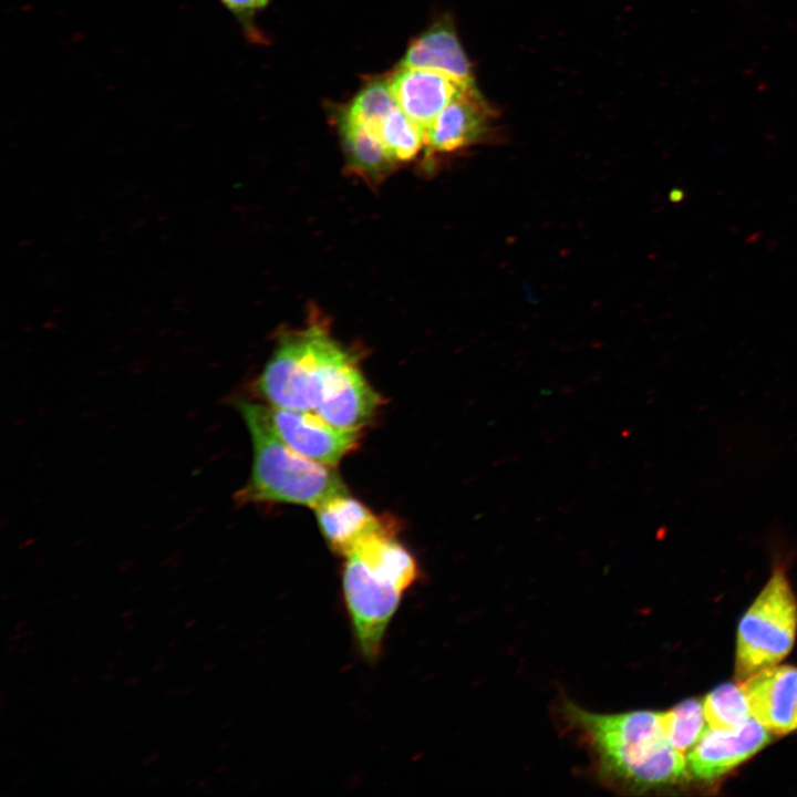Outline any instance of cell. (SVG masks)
Returning <instances> with one entry per match:
<instances>
[{
	"instance_id": "obj_21",
	"label": "cell",
	"mask_w": 797,
	"mask_h": 797,
	"mask_svg": "<svg viewBox=\"0 0 797 797\" xmlns=\"http://www.w3.org/2000/svg\"><path fill=\"white\" fill-rule=\"evenodd\" d=\"M32 645H33L32 643H28V644L23 645V649L21 650V654H24L25 652L28 653L33 648Z\"/></svg>"
},
{
	"instance_id": "obj_26",
	"label": "cell",
	"mask_w": 797,
	"mask_h": 797,
	"mask_svg": "<svg viewBox=\"0 0 797 797\" xmlns=\"http://www.w3.org/2000/svg\"><path fill=\"white\" fill-rule=\"evenodd\" d=\"M176 692V689H169L165 692V696H172Z\"/></svg>"
},
{
	"instance_id": "obj_9",
	"label": "cell",
	"mask_w": 797,
	"mask_h": 797,
	"mask_svg": "<svg viewBox=\"0 0 797 797\" xmlns=\"http://www.w3.org/2000/svg\"><path fill=\"white\" fill-rule=\"evenodd\" d=\"M397 106L424 131L467 86L447 74L401 68L387 79Z\"/></svg>"
},
{
	"instance_id": "obj_22",
	"label": "cell",
	"mask_w": 797,
	"mask_h": 797,
	"mask_svg": "<svg viewBox=\"0 0 797 797\" xmlns=\"http://www.w3.org/2000/svg\"><path fill=\"white\" fill-rule=\"evenodd\" d=\"M196 623H197V619H190L189 622H186V623H185V628H186V629H189V628H192L193 625H195Z\"/></svg>"
},
{
	"instance_id": "obj_24",
	"label": "cell",
	"mask_w": 797,
	"mask_h": 797,
	"mask_svg": "<svg viewBox=\"0 0 797 797\" xmlns=\"http://www.w3.org/2000/svg\"><path fill=\"white\" fill-rule=\"evenodd\" d=\"M113 677H114V674H112V673H111L110 675L104 674V675L102 676V681H110V680L113 679Z\"/></svg>"
},
{
	"instance_id": "obj_33",
	"label": "cell",
	"mask_w": 797,
	"mask_h": 797,
	"mask_svg": "<svg viewBox=\"0 0 797 797\" xmlns=\"http://www.w3.org/2000/svg\"><path fill=\"white\" fill-rule=\"evenodd\" d=\"M135 724H136V723H131V724L127 725L126 728H132V727H134Z\"/></svg>"
},
{
	"instance_id": "obj_10",
	"label": "cell",
	"mask_w": 797,
	"mask_h": 797,
	"mask_svg": "<svg viewBox=\"0 0 797 797\" xmlns=\"http://www.w3.org/2000/svg\"><path fill=\"white\" fill-rule=\"evenodd\" d=\"M314 510L329 548L344 557L372 536L395 534L393 522L374 515L348 493L323 501Z\"/></svg>"
},
{
	"instance_id": "obj_29",
	"label": "cell",
	"mask_w": 797,
	"mask_h": 797,
	"mask_svg": "<svg viewBox=\"0 0 797 797\" xmlns=\"http://www.w3.org/2000/svg\"><path fill=\"white\" fill-rule=\"evenodd\" d=\"M114 666H116V662H111L110 665H106V669L110 670Z\"/></svg>"
},
{
	"instance_id": "obj_23",
	"label": "cell",
	"mask_w": 797,
	"mask_h": 797,
	"mask_svg": "<svg viewBox=\"0 0 797 797\" xmlns=\"http://www.w3.org/2000/svg\"><path fill=\"white\" fill-rule=\"evenodd\" d=\"M179 642V639L173 640L169 644L166 645V649H172L175 644Z\"/></svg>"
},
{
	"instance_id": "obj_1",
	"label": "cell",
	"mask_w": 797,
	"mask_h": 797,
	"mask_svg": "<svg viewBox=\"0 0 797 797\" xmlns=\"http://www.w3.org/2000/svg\"><path fill=\"white\" fill-rule=\"evenodd\" d=\"M563 710L569 725L589 744L603 779L634 790L687 779L686 756L670 744L662 712L634 710L607 714L572 703Z\"/></svg>"
},
{
	"instance_id": "obj_17",
	"label": "cell",
	"mask_w": 797,
	"mask_h": 797,
	"mask_svg": "<svg viewBox=\"0 0 797 797\" xmlns=\"http://www.w3.org/2000/svg\"><path fill=\"white\" fill-rule=\"evenodd\" d=\"M396 105L389 81L375 80L366 84L342 111L377 135L382 122Z\"/></svg>"
},
{
	"instance_id": "obj_5",
	"label": "cell",
	"mask_w": 797,
	"mask_h": 797,
	"mask_svg": "<svg viewBox=\"0 0 797 797\" xmlns=\"http://www.w3.org/2000/svg\"><path fill=\"white\" fill-rule=\"evenodd\" d=\"M342 591L356 644L366 660L374 661L405 591L352 553L345 556Z\"/></svg>"
},
{
	"instance_id": "obj_32",
	"label": "cell",
	"mask_w": 797,
	"mask_h": 797,
	"mask_svg": "<svg viewBox=\"0 0 797 797\" xmlns=\"http://www.w3.org/2000/svg\"><path fill=\"white\" fill-rule=\"evenodd\" d=\"M194 782H195V779H194V778H190V780H188V782L185 783V784H186V785H190V784L194 783Z\"/></svg>"
},
{
	"instance_id": "obj_20",
	"label": "cell",
	"mask_w": 797,
	"mask_h": 797,
	"mask_svg": "<svg viewBox=\"0 0 797 797\" xmlns=\"http://www.w3.org/2000/svg\"><path fill=\"white\" fill-rule=\"evenodd\" d=\"M139 681H141V676H134V677H130V679L125 680V681L123 682V684H125V685H134V684H136V683L139 682Z\"/></svg>"
},
{
	"instance_id": "obj_4",
	"label": "cell",
	"mask_w": 797,
	"mask_h": 797,
	"mask_svg": "<svg viewBox=\"0 0 797 797\" xmlns=\"http://www.w3.org/2000/svg\"><path fill=\"white\" fill-rule=\"evenodd\" d=\"M779 561L753 604L741 619L736 639L735 674L745 681L780 662L791 650L797 630V601Z\"/></svg>"
},
{
	"instance_id": "obj_13",
	"label": "cell",
	"mask_w": 797,
	"mask_h": 797,
	"mask_svg": "<svg viewBox=\"0 0 797 797\" xmlns=\"http://www.w3.org/2000/svg\"><path fill=\"white\" fill-rule=\"evenodd\" d=\"M337 123L349 170L376 183L396 167L379 136L370 128L353 121L343 111L338 114Z\"/></svg>"
},
{
	"instance_id": "obj_6",
	"label": "cell",
	"mask_w": 797,
	"mask_h": 797,
	"mask_svg": "<svg viewBox=\"0 0 797 797\" xmlns=\"http://www.w3.org/2000/svg\"><path fill=\"white\" fill-rule=\"evenodd\" d=\"M268 414L280 439L317 463L333 467L359 445L360 431L337 427L314 412L270 406Z\"/></svg>"
},
{
	"instance_id": "obj_7",
	"label": "cell",
	"mask_w": 797,
	"mask_h": 797,
	"mask_svg": "<svg viewBox=\"0 0 797 797\" xmlns=\"http://www.w3.org/2000/svg\"><path fill=\"white\" fill-rule=\"evenodd\" d=\"M769 739V731L754 717L731 732L707 726L686 755L689 770L697 779L718 778L755 755Z\"/></svg>"
},
{
	"instance_id": "obj_3",
	"label": "cell",
	"mask_w": 797,
	"mask_h": 797,
	"mask_svg": "<svg viewBox=\"0 0 797 797\" xmlns=\"http://www.w3.org/2000/svg\"><path fill=\"white\" fill-rule=\"evenodd\" d=\"M235 405L247 425L253 449L250 477L235 496L239 504L266 501L315 508L346 493L332 466L298 454L280 439L267 406L245 400Z\"/></svg>"
},
{
	"instance_id": "obj_18",
	"label": "cell",
	"mask_w": 797,
	"mask_h": 797,
	"mask_svg": "<svg viewBox=\"0 0 797 797\" xmlns=\"http://www.w3.org/2000/svg\"><path fill=\"white\" fill-rule=\"evenodd\" d=\"M221 4L238 20L249 39H257L253 25L255 15L267 7L269 0H219Z\"/></svg>"
},
{
	"instance_id": "obj_30",
	"label": "cell",
	"mask_w": 797,
	"mask_h": 797,
	"mask_svg": "<svg viewBox=\"0 0 797 797\" xmlns=\"http://www.w3.org/2000/svg\"><path fill=\"white\" fill-rule=\"evenodd\" d=\"M134 628H135V624H131V625L126 627V631H131V630H133Z\"/></svg>"
},
{
	"instance_id": "obj_2",
	"label": "cell",
	"mask_w": 797,
	"mask_h": 797,
	"mask_svg": "<svg viewBox=\"0 0 797 797\" xmlns=\"http://www.w3.org/2000/svg\"><path fill=\"white\" fill-rule=\"evenodd\" d=\"M361 370L355 356L321 324L282 333L256 381L271 406L317 412Z\"/></svg>"
},
{
	"instance_id": "obj_28",
	"label": "cell",
	"mask_w": 797,
	"mask_h": 797,
	"mask_svg": "<svg viewBox=\"0 0 797 797\" xmlns=\"http://www.w3.org/2000/svg\"><path fill=\"white\" fill-rule=\"evenodd\" d=\"M132 613H134V610H133V609H130V610H126V612H124V613L122 614V617H123V618H127V617H128L130 614H132Z\"/></svg>"
},
{
	"instance_id": "obj_25",
	"label": "cell",
	"mask_w": 797,
	"mask_h": 797,
	"mask_svg": "<svg viewBox=\"0 0 797 797\" xmlns=\"http://www.w3.org/2000/svg\"><path fill=\"white\" fill-rule=\"evenodd\" d=\"M192 691H193V689H190V687H187V689L185 687V689H183L182 696H185V695L189 694Z\"/></svg>"
},
{
	"instance_id": "obj_11",
	"label": "cell",
	"mask_w": 797,
	"mask_h": 797,
	"mask_svg": "<svg viewBox=\"0 0 797 797\" xmlns=\"http://www.w3.org/2000/svg\"><path fill=\"white\" fill-rule=\"evenodd\" d=\"M490 113L474 85L467 86L425 128V145L432 153H451L478 142L487 132Z\"/></svg>"
},
{
	"instance_id": "obj_31",
	"label": "cell",
	"mask_w": 797,
	"mask_h": 797,
	"mask_svg": "<svg viewBox=\"0 0 797 797\" xmlns=\"http://www.w3.org/2000/svg\"><path fill=\"white\" fill-rule=\"evenodd\" d=\"M55 602H56V600H51V601H49V603H46V605L54 604Z\"/></svg>"
},
{
	"instance_id": "obj_14",
	"label": "cell",
	"mask_w": 797,
	"mask_h": 797,
	"mask_svg": "<svg viewBox=\"0 0 797 797\" xmlns=\"http://www.w3.org/2000/svg\"><path fill=\"white\" fill-rule=\"evenodd\" d=\"M703 707L708 727L715 731H736L751 718L746 696L734 683L714 689L705 696Z\"/></svg>"
},
{
	"instance_id": "obj_19",
	"label": "cell",
	"mask_w": 797,
	"mask_h": 797,
	"mask_svg": "<svg viewBox=\"0 0 797 797\" xmlns=\"http://www.w3.org/2000/svg\"><path fill=\"white\" fill-rule=\"evenodd\" d=\"M161 756V752L151 753L146 758L143 759L142 765L148 766L154 763Z\"/></svg>"
},
{
	"instance_id": "obj_12",
	"label": "cell",
	"mask_w": 797,
	"mask_h": 797,
	"mask_svg": "<svg viewBox=\"0 0 797 797\" xmlns=\"http://www.w3.org/2000/svg\"><path fill=\"white\" fill-rule=\"evenodd\" d=\"M401 68L426 69L474 83L470 64L449 19H441L415 38Z\"/></svg>"
},
{
	"instance_id": "obj_16",
	"label": "cell",
	"mask_w": 797,
	"mask_h": 797,
	"mask_svg": "<svg viewBox=\"0 0 797 797\" xmlns=\"http://www.w3.org/2000/svg\"><path fill=\"white\" fill-rule=\"evenodd\" d=\"M663 726L670 744L686 753L698 742L704 732V707L697 698H687L662 712Z\"/></svg>"
},
{
	"instance_id": "obj_8",
	"label": "cell",
	"mask_w": 797,
	"mask_h": 797,
	"mask_svg": "<svg viewBox=\"0 0 797 797\" xmlns=\"http://www.w3.org/2000/svg\"><path fill=\"white\" fill-rule=\"evenodd\" d=\"M751 715L770 733L797 729V666L772 665L741 684Z\"/></svg>"
},
{
	"instance_id": "obj_27",
	"label": "cell",
	"mask_w": 797,
	"mask_h": 797,
	"mask_svg": "<svg viewBox=\"0 0 797 797\" xmlns=\"http://www.w3.org/2000/svg\"><path fill=\"white\" fill-rule=\"evenodd\" d=\"M24 624H25V622H20V623H18V624L14 627V631H19V630L23 629V625H24Z\"/></svg>"
},
{
	"instance_id": "obj_15",
	"label": "cell",
	"mask_w": 797,
	"mask_h": 797,
	"mask_svg": "<svg viewBox=\"0 0 797 797\" xmlns=\"http://www.w3.org/2000/svg\"><path fill=\"white\" fill-rule=\"evenodd\" d=\"M377 136L396 164L413 159L425 144L424 130L397 105L382 122Z\"/></svg>"
}]
</instances>
